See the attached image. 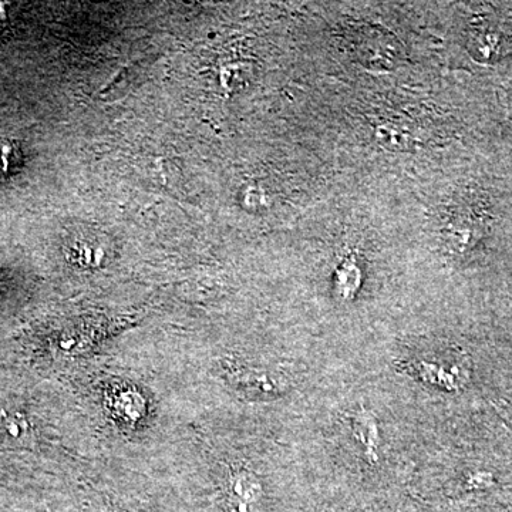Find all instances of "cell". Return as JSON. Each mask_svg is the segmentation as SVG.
Wrapping results in <instances>:
<instances>
[{
    "instance_id": "cell-1",
    "label": "cell",
    "mask_w": 512,
    "mask_h": 512,
    "mask_svg": "<svg viewBox=\"0 0 512 512\" xmlns=\"http://www.w3.org/2000/svg\"><path fill=\"white\" fill-rule=\"evenodd\" d=\"M227 497L232 511L255 512L264 497V487L255 473L241 468L228 478Z\"/></svg>"
},
{
    "instance_id": "cell-2",
    "label": "cell",
    "mask_w": 512,
    "mask_h": 512,
    "mask_svg": "<svg viewBox=\"0 0 512 512\" xmlns=\"http://www.w3.org/2000/svg\"><path fill=\"white\" fill-rule=\"evenodd\" d=\"M111 416L126 426H136L147 414V400L131 386L113 387L106 396Z\"/></svg>"
},
{
    "instance_id": "cell-3",
    "label": "cell",
    "mask_w": 512,
    "mask_h": 512,
    "mask_svg": "<svg viewBox=\"0 0 512 512\" xmlns=\"http://www.w3.org/2000/svg\"><path fill=\"white\" fill-rule=\"evenodd\" d=\"M414 372L419 375L423 382L441 387L447 392H454L460 389L467 382V369L458 365L447 366L444 363L419 360L414 365Z\"/></svg>"
},
{
    "instance_id": "cell-4",
    "label": "cell",
    "mask_w": 512,
    "mask_h": 512,
    "mask_svg": "<svg viewBox=\"0 0 512 512\" xmlns=\"http://www.w3.org/2000/svg\"><path fill=\"white\" fill-rule=\"evenodd\" d=\"M353 436L363 448L367 463H379L380 430L376 414L362 407L352 417Z\"/></svg>"
},
{
    "instance_id": "cell-5",
    "label": "cell",
    "mask_w": 512,
    "mask_h": 512,
    "mask_svg": "<svg viewBox=\"0 0 512 512\" xmlns=\"http://www.w3.org/2000/svg\"><path fill=\"white\" fill-rule=\"evenodd\" d=\"M235 382L242 389L252 393L275 394L279 392V383L274 377L266 375L262 370L242 369L235 372Z\"/></svg>"
},
{
    "instance_id": "cell-6",
    "label": "cell",
    "mask_w": 512,
    "mask_h": 512,
    "mask_svg": "<svg viewBox=\"0 0 512 512\" xmlns=\"http://www.w3.org/2000/svg\"><path fill=\"white\" fill-rule=\"evenodd\" d=\"M360 279H362V275H360L355 261L343 262L338 275H336V289H338L339 295L345 299L353 298L359 289Z\"/></svg>"
},
{
    "instance_id": "cell-7",
    "label": "cell",
    "mask_w": 512,
    "mask_h": 512,
    "mask_svg": "<svg viewBox=\"0 0 512 512\" xmlns=\"http://www.w3.org/2000/svg\"><path fill=\"white\" fill-rule=\"evenodd\" d=\"M73 255L80 265L100 266L106 258V251L94 242L82 241L74 245Z\"/></svg>"
},
{
    "instance_id": "cell-8",
    "label": "cell",
    "mask_w": 512,
    "mask_h": 512,
    "mask_svg": "<svg viewBox=\"0 0 512 512\" xmlns=\"http://www.w3.org/2000/svg\"><path fill=\"white\" fill-rule=\"evenodd\" d=\"M26 427H28V424L19 414L0 410V431L2 433L12 437H19L20 434L25 433Z\"/></svg>"
},
{
    "instance_id": "cell-9",
    "label": "cell",
    "mask_w": 512,
    "mask_h": 512,
    "mask_svg": "<svg viewBox=\"0 0 512 512\" xmlns=\"http://www.w3.org/2000/svg\"><path fill=\"white\" fill-rule=\"evenodd\" d=\"M19 164V151L10 141L0 140V177L8 175Z\"/></svg>"
},
{
    "instance_id": "cell-10",
    "label": "cell",
    "mask_w": 512,
    "mask_h": 512,
    "mask_svg": "<svg viewBox=\"0 0 512 512\" xmlns=\"http://www.w3.org/2000/svg\"><path fill=\"white\" fill-rule=\"evenodd\" d=\"M113 512H141V511L134 510V508L117 507V508H114Z\"/></svg>"
}]
</instances>
